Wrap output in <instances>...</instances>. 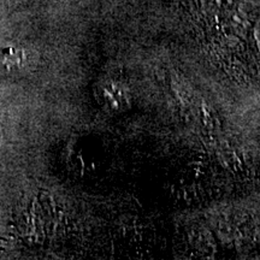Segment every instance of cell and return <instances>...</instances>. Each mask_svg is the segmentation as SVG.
Wrapping results in <instances>:
<instances>
[{"label":"cell","mask_w":260,"mask_h":260,"mask_svg":"<svg viewBox=\"0 0 260 260\" xmlns=\"http://www.w3.org/2000/svg\"><path fill=\"white\" fill-rule=\"evenodd\" d=\"M24 63V53L14 47L0 50V71L18 70Z\"/></svg>","instance_id":"1"}]
</instances>
